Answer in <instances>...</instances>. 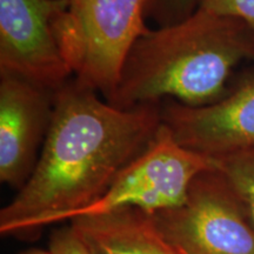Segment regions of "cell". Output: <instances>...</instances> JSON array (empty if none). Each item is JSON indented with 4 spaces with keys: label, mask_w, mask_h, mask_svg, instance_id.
<instances>
[{
    "label": "cell",
    "mask_w": 254,
    "mask_h": 254,
    "mask_svg": "<svg viewBox=\"0 0 254 254\" xmlns=\"http://www.w3.org/2000/svg\"><path fill=\"white\" fill-rule=\"evenodd\" d=\"M161 124V103L118 109L69 79L55 93L50 129L31 177L0 211V233L34 239L104 194Z\"/></svg>",
    "instance_id": "cell-1"
},
{
    "label": "cell",
    "mask_w": 254,
    "mask_h": 254,
    "mask_svg": "<svg viewBox=\"0 0 254 254\" xmlns=\"http://www.w3.org/2000/svg\"><path fill=\"white\" fill-rule=\"evenodd\" d=\"M254 62V31L198 8L182 23L150 28L127 55L106 101L118 109L174 100L199 107L224 98L232 71Z\"/></svg>",
    "instance_id": "cell-2"
},
{
    "label": "cell",
    "mask_w": 254,
    "mask_h": 254,
    "mask_svg": "<svg viewBox=\"0 0 254 254\" xmlns=\"http://www.w3.org/2000/svg\"><path fill=\"white\" fill-rule=\"evenodd\" d=\"M147 0H68L53 20L57 41L78 82L109 99L132 46L150 30Z\"/></svg>",
    "instance_id": "cell-3"
},
{
    "label": "cell",
    "mask_w": 254,
    "mask_h": 254,
    "mask_svg": "<svg viewBox=\"0 0 254 254\" xmlns=\"http://www.w3.org/2000/svg\"><path fill=\"white\" fill-rule=\"evenodd\" d=\"M212 168L213 159L183 147L161 124L147 148L123 168L104 194L69 220L125 208L150 214L177 208L195 178Z\"/></svg>",
    "instance_id": "cell-4"
},
{
    "label": "cell",
    "mask_w": 254,
    "mask_h": 254,
    "mask_svg": "<svg viewBox=\"0 0 254 254\" xmlns=\"http://www.w3.org/2000/svg\"><path fill=\"white\" fill-rule=\"evenodd\" d=\"M168 240L187 254H254V226L215 168L195 178L185 202L153 214Z\"/></svg>",
    "instance_id": "cell-5"
},
{
    "label": "cell",
    "mask_w": 254,
    "mask_h": 254,
    "mask_svg": "<svg viewBox=\"0 0 254 254\" xmlns=\"http://www.w3.org/2000/svg\"><path fill=\"white\" fill-rule=\"evenodd\" d=\"M68 0H0V75L57 92L72 69L64 58L53 20Z\"/></svg>",
    "instance_id": "cell-6"
},
{
    "label": "cell",
    "mask_w": 254,
    "mask_h": 254,
    "mask_svg": "<svg viewBox=\"0 0 254 254\" xmlns=\"http://www.w3.org/2000/svg\"><path fill=\"white\" fill-rule=\"evenodd\" d=\"M161 122L178 144L211 159L254 150V78L205 106L164 100Z\"/></svg>",
    "instance_id": "cell-7"
},
{
    "label": "cell",
    "mask_w": 254,
    "mask_h": 254,
    "mask_svg": "<svg viewBox=\"0 0 254 254\" xmlns=\"http://www.w3.org/2000/svg\"><path fill=\"white\" fill-rule=\"evenodd\" d=\"M55 93L0 75V180L18 190L37 165L52 122Z\"/></svg>",
    "instance_id": "cell-8"
},
{
    "label": "cell",
    "mask_w": 254,
    "mask_h": 254,
    "mask_svg": "<svg viewBox=\"0 0 254 254\" xmlns=\"http://www.w3.org/2000/svg\"><path fill=\"white\" fill-rule=\"evenodd\" d=\"M93 254H187L168 240L153 214L125 208L72 219Z\"/></svg>",
    "instance_id": "cell-9"
},
{
    "label": "cell",
    "mask_w": 254,
    "mask_h": 254,
    "mask_svg": "<svg viewBox=\"0 0 254 254\" xmlns=\"http://www.w3.org/2000/svg\"><path fill=\"white\" fill-rule=\"evenodd\" d=\"M213 161L254 226V150L222 155Z\"/></svg>",
    "instance_id": "cell-10"
},
{
    "label": "cell",
    "mask_w": 254,
    "mask_h": 254,
    "mask_svg": "<svg viewBox=\"0 0 254 254\" xmlns=\"http://www.w3.org/2000/svg\"><path fill=\"white\" fill-rule=\"evenodd\" d=\"M201 0H147L146 19L158 27L182 23L199 8Z\"/></svg>",
    "instance_id": "cell-11"
},
{
    "label": "cell",
    "mask_w": 254,
    "mask_h": 254,
    "mask_svg": "<svg viewBox=\"0 0 254 254\" xmlns=\"http://www.w3.org/2000/svg\"><path fill=\"white\" fill-rule=\"evenodd\" d=\"M199 8L209 13L239 19L254 31V0H201Z\"/></svg>",
    "instance_id": "cell-12"
},
{
    "label": "cell",
    "mask_w": 254,
    "mask_h": 254,
    "mask_svg": "<svg viewBox=\"0 0 254 254\" xmlns=\"http://www.w3.org/2000/svg\"><path fill=\"white\" fill-rule=\"evenodd\" d=\"M49 251L52 254H93L72 224L53 231Z\"/></svg>",
    "instance_id": "cell-13"
},
{
    "label": "cell",
    "mask_w": 254,
    "mask_h": 254,
    "mask_svg": "<svg viewBox=\"0 0 254 254\" xmlns=\"http://www.w3.org/2000/svg\"><path fill=\"white\" fill-rule=\"evenodd\" d=\"M21 254H52L50 251H44V250H39V249H31L28 251H25Z\"/></svg>",
    "instance_id": "cell-14"
}]
</instances>
